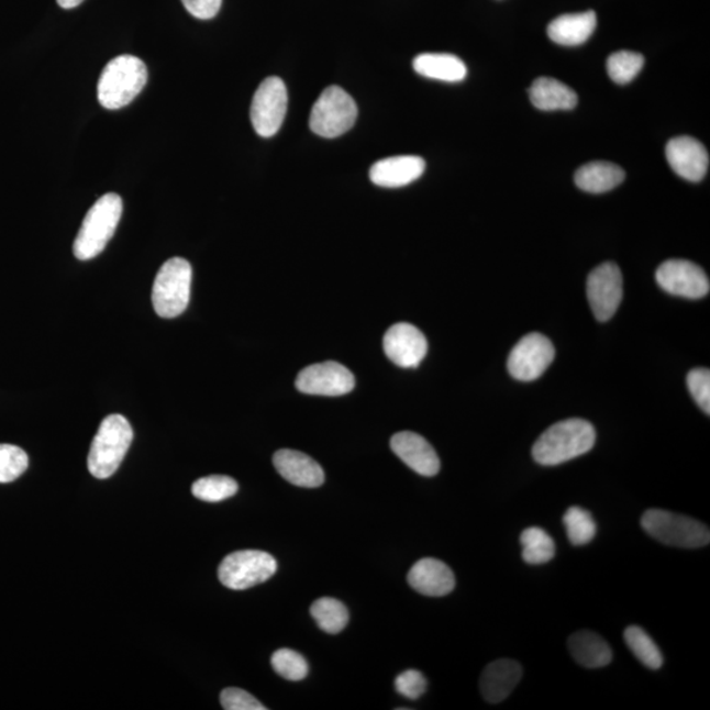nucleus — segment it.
Wrapping results in <instances>:
<instances>
[{
    "mask_svg": "<svg viewBox=\"0 0 710 710\" xmlns=\"http://www.w3.org/2000/svg\"><path fill=\"white\" fill-rule=\"evenodd\" d=\"M622 274L613 263L602 264L589 274L587 297L595 318L606 323L618 312L622 300Z\"/></svg>",
    "mask_w": 710,
    "mask_h": 710,
    "instance_id": "obj_11",
    "label": "nucleus"
},
{
    "mask_svg": "<svg viewBox=\"0 0 710 710\" xmlns=\"http://www.w3.org/2000/svg\"><path fill=\"white\" fill-rule=\"evenodd\" d=\"M568 650L573 658L586 668L606 667L613 658L607 641L589 631L574 633L568 639Z\"/></svg>",
    "mask_w": 710,
    "mask_h": 710,
    "instance_id": "obj_23",
    "label": "nucleus"
},
{
    "mask_svg": "<svg viewBox=\"0 0 710 710\" xmlns=\"http://www.w3.org/2000/svg\"><path fill=\"white\" fill-rule=\"evenodd\" d=\"M278 564L269 553L241 551L226 555L219 566L221 585L234 591H244L273 578Z\"/></svg>",
    "mask_w": 710,
    "mask_h": 710,
    "instance_id": "obj_8",
    "label": "nucleus"
},
{
    "mask_svg": "<svg viewBox=\"0 0 710 710\" xmlns=\"http://www.w3.org/2000/svg\"><path fill=\"white\" fill-rule=\"evenodd\" d=\"M625 171L612 163H589L575 174L580 190L591 193L608 192L624 182Z\"/></svg>",
    "mask_w": 710,
    "mask_h": 710,
    "instance_id": "obj_25",
    "label": "nucleus"
},
{
    "mask_svg": "<svg viewBox=\"0 0 710 710\" xmlns=\"http://www.w3.org/2000/svg\"><path fill=\"white\" fill-rule=\"evenodd\" d=\"M358 117L357 104L339 86L328 87L312 107L310 126L320 137L336 138L351 131Z\"/></svg>",
    "mask_w": 710,
    "mask_h": 710,
    "instance_id": "obj_7",
    "label": "nucleus"
},
{
    "mask_svg": "<svg viewBox=\"0 0 710 710\" xmlns=\"http://www.w3.org/2000/svg\"><path fill=\"white\" fill-rule=\"evenodd\" d=\"M123 214V200L118 193H106L87 212L74 241L73 252L79 260L99 256L115 234Z\"/></svg>",
    "mask_w": 710,
    "mask_h": 710,
    "instance_id": "obj_2",
    "label": "nucleus"
},
{
    "mask_svg": "<svg viewBox=\"0 0 710 710\" xmlns=\"http://www.w3.org/2000/svg\"><path fill=\"white\" fill-rule=\"evenodd\" d=\"M643 64H645V58L640 53L620 51L609 56L607 70L613 82L626 85L639 76Z\"/></svg>",
    "mask_w": 710,
    "mask_h": 710,
    "instance_id": "obj_31",
    "label": "nucleus"
},
{
    "mask_svg": "<svg viewBox=\"0 0 710 710\" xmlns=\"http://www.w3.org/2000/svg\"><path fill=\"white\" fill-rule=\"evenodd\" d=\"M522 678V667L512 659H499L485 668L480 678V691L490 705L506 700Z\"/></svg>",
    "mask_w": 710,
    "mask_h": 710,
    "instance_id": "obj_20",
    "label": "nucleus"
},
{
    "mask_svg": "<svg viewBox=\"0 0 710 710\" xmlns=\"http://www.w3.org/2000/svg\"><path fill=\"white\" fill-rule=\"evenodd\" d=\"M428 681L425 676L417 669H408V672L401 673L397 679H395V689L398 694L404 696V698L410 700H418L426 691Z\"/></svg>",
    "mask_w": 710,
    "mask_h": 710,
    "instance_id": "obj_35",
    "label": "nucleus"
},
{
    "mask_svg": "<svg viewBox=\"0 0 710 710\" xmlns=\"http://www.w3.org/2000/svg\"><path fill=\"white\" fill-rule=\"evenodd\" d=\"M598 25L593 11L567 13L554 19L547 26V35L555 44L578 46L588 42Z\"/></svg>",
    "mask_w": 710,
    "mask_h": 710,
    "instance_id": "obj_21",
    "label": "nucleus"
},
{
    "mask_svg": "<svg viewBox=\"0 0 710 710\" xmlns=\"http://www.w3.org/2000/svg\"><path fill=\"white\" fill-rule=\"evenodd\" d=\"M655 278L663 290L676 297L701 299L710 290L706 271L687 259L666 260L656 270Z\"/></svg>",
    "mask_w": 710,
    "mask_h": 710,
    "instance_id": "obj_13",
    "label": "nucleus"
},
{
    "mask_svg": "<svg viewBox=\"0 0 710 710\" xmlns=\"http://www.w3.org/2000/svg\"><path fill=\"white\" fill-rule=\"evenodd\" d=\"M84 2L85 0H57V3L65 10L76 9V7Z\"/></svg>",
    "mask_w": 710,
    "mask_h": 710,
    "instance_id": "obj_38",
    "label": "nucleus"
},
{
    "mask_svg": "<svg viewBox=\"0 0 710 710\" xmlns=\"http://www.w3.org/2000/svg\"><path fill=\"white\" fill-rule=\"evenodd\" d=\"M271 666L274 672L290 681L303 680L310 672L304 656L290 648L277 650L271 656Z\"/></svg>",
    "mask_w": 710,
    "mask_h": 710,
    "instance_id": "obj_32",
    "label": "nucleus"
},
{
    "mask_svg": "<svg viewBox=\"0 0 710 710\" xmlns=\"http://www.w3.org/2000/svg\"><path fill=\"white\" fill-rule=\"evenodd\" d=\"M666 157L672 169L689 182H700L709 169V153L698 140L688 136L669 140Z\"/></svg>",
    "mask_w": 710,
    "mask_h": 710,
    "instance_id": "obj_15",
    "label": "nucleus"
},
{
    "mask_svg": "<svg viewBox=\"0 0 710 710\" xmlns=\"http://www.w3.org/2000/svg\"><path fill=\"white\" fill-rule=\"evenodd\" d=\"M641 525L650 537L667 546L699 548L710 542V532L706 524L663 509H648L642 515Z\"/></svg>",
    "mask_w": 710,
    "mask_h": 710,
    "instance_id": "obj_5",
    "label": "nucleus"
},
{
    "mask_svg": "<svg viewBox=\"0 0 710 710\" xmlns=\"http://www.w3.org/2000/svg\"><path fill=\"white\" fill-rule=\"evenodd\" d=\"M192 269L184 258H170L154 279L152 301L159 318H178L190 303Z\"/></svg>",
    "mask_w": 710,
    "mask_h": 710,
    "instance_id": "obj_6",
    "label": "nucleus"
},
{
    "mask_svg": "<svg viewBox=\"0 0 710 710\" xmlns=\"http://www.w3.org/2000/svg\"><path fill=\"white\" fill-rule=\"evenodd\" d=\"M29 455L15 445L0 444V484H11L29 468Z\"/></svg>",
    "mask_w": 710,
    "mask_h": 710,
    "instance_id": "obj_33",
    "label": "nucleus"
},
{
    "mask_svg": "<svg viewBox=\"0 0 710 710\" xmlns=\"http://www.w3.org/2000/svg\"><path fill=\"white\" fill-rule=\"evenodd\" d=\"M624 640L631 652L643 666L650 669H659L663 666V655L655 642L640 626H629Z\"/></svg>",
    "mask_w": 710,
    "mask_h": 710,
    "instance_id": "obj_28",
    "label": "nucleus"
},
{
    "mask_svg": "<svg viewBox=\"0 0 710 710\" xmlns=\"http://www.w3.org/2000/svg\"><path fill=\"white\" fill-rule=\"evenodd\" d=\"M554 357L555 350L551 340L541 333H529L509 354L508 371L514 379L532 381L547 370Z\"/></svg>",
    "mask_w": 710,
    "mask_h": 710,
    "instance_id": "obj_10",
    "label": "nucleus"
},
{
    "mask_svg": "<svg viewBox=\"0 0 710 710\" xmlns=\"http://www.w3.org/2000/svg\"><path fill=\"white\" fill-rule=\"evenodd\" d=\"M133 441V429L122 414L106 418L92 440L87 467L92 477L109 479L118 472Z\"/></svg>",
    "mask_w": 710,
    "mask_h": 710,
    "instance_id": "obj_4",
    "label": "nucleus"
},
{
    "mask_svg": "<svg viewBox=\"0 0 710 710\" xmlns=\"http://www.w3.org/2000/svg\"><path fill=\"white\" fill-rule=\"evenodd\" d=\"M529 97L535 109L541 111L573 110L578 104V96L573 89L554 78L535 79Z\"/></svg>",
    "mask_w": 710,
    "mask_h": 710,
    "instance_id": "obj_22",
    "label": "nucleus"
},
{
    "mask_svg": "<svg viewBox=\"0 0 710 710\" xmlns=\"http://www.w3.org/2000/svg\"><path fill=\"white\" fill-rule=\"evenodd\" d=\"M425 166V160L418 156L385 158L371 166L370 179L374 185L397 189L423 176Z\"/></svg>",
    "mask_w": 710,
    "mask_h": 710,
    "instance_id": "obj_19",
    "label": "nucleus"
},
{
    "mask_svg": "<svg viewBox=\"0 0 710 710\" xmlns=\"http://www.w3.org/2000/svg\"><path fill=\"white\" fill-rule=\"evenodd\" d=\"M192 16L209 20L218 15L223 0H182Z\"/></svg>",
    "mask_w": 710,
    "mask_h": 710,
    "instance_id": "obj_37",
    "label": "nucleus"
},
{
    "mask_svg": "<svg viewBox=\"0 0 710 710\" xmlns=\"http://www.w3.org/2000/svg\"><path fill=\"white\" fill-rule=\"evenodd\" d=\"M413 69L421 77L442 80V82H461L467 76V68L461 58L446 53H424L413 59Z\"/></svg>",
    "mask_w": 710,
    "mask_h": 710,
    "instance_id": "obj_24",
    "label": "nucleus"
},
{
    "mask_svg": "<svg viewBox=\"0 0 710 710\" xmlns=\"http://www.w3.org/2000/svg\"><path fill=\"white\" fill-rule=\"evenodd\" d=\"M146 80L147 69L142 59L130 55L113 58L99 78V103L106 110L123 109L143 91Z\"/></svg>",
    "mask_w": 710,
    "mask_h": 710,
    "instance_id": "obj_3",
    "label": "nucleus"
},
{
    "mask_svg": "<svg viewBox=\"0 0 710 710\" xmlns=\"http://www.w3.org/2000/svg\"><path fill=\"white\" fill-rule=\"evenodd\" d=\"M385 353L395 365L418 367L428 353V341L423 332L408 323H398L385 334Z\"/></svg>",
    "mask_w": 710,
    "mask_h": 710,
    "instance_id": "obj_14",
    "label": "nucleus"
},
{
    "mask_svg": "<svg viewBox=\"0 0 710 710\" xmlns=\"http://www.w3.org/2000/svg\"><path fill=\"white\" fill-rule=\"evenodd\" d=\"M295 386L307 395L343 397L354 390L355 378L350 368L339 362H323L301 370Z\"/></svg>",
    "mask_w": 710,
    "mask_h": 710,
    "instance_id": "obj_12",
    "label": "nucleus"
},
{
    "mask_svg": "<svg viewBox=\"0 0 710 710\" xmlns=\"http://www.w3.org/2000/svg\"><path fill=\"white\" fill-rule=\"evenodd\" d=\"M408 583L421 595L442 598L453 592L455 576L444 562L424 558L412 566L411 572L408 573Z\"/></svg>",
    "mask_w": 710,
    "mask_h": 710,
    "instance_id": "obj_17",
    "label": "nucleus"
},
{
    "mask_svg": "<svg viewBox=\"0 0 710 710\" xmlns=\"http://www.w3.org/2000/svg\"><path fill=\"white\" fill-rule=\"evenodd\" d=\"M288 93L282 79L269 77L254 93L251 119L254 131L260 137L277 135L287 113Z\"/></svg>",
    "mask_w": 710,
    "mask_h": 710,
    "instance_id": "obj_9",
    "label": "nucleus"
},
{
    "mask_svg": "<svg viewBox=\"0 0 710 710\" xmlns=\"http://www.w3.org/2000/svg\"><path fill=\"white\" fill-rule=\"evenodd\" d=\"M311 615L321 631L330 634L343 632L350 622V612L337 599L321 598L313 602Z\"/></svg>",
    "mask_w": 710,
    "mask_h": 710,
    "instance_id": "obj_27",
    "label": "nucleus"
},
{
    "mask_svg": "<svg viewBox=\"0 0 710 710\" xmlns=\"http://www.w3.org/2000/svg\"><path fill=\"white\" fill-rule=\"evenodd\" d=\"M596 442L591 423L583 419H567L546 429L535 441L533 458L542 466H558L587 454Z\"/></svg>",
    "mask_w": 710,
    "mask_h": 710,
    "instance_id": "obj_1",
    "label": "nucleus"
},
{
    "mask_svg": "<svg viewBox=\"0 0 710 710\" xmlns=\"http://www.w3.org/2000/svg\"><path fill=\"white\" fill-rule=\"evenodd\" d=\"M391 448L398 457L423 477H434L441 468L437 453L429 442L413 432H400L391 439Z\"/></svg>",
    "mask_w": 710,
    "mask_h": 710,
    "instance_id": "obj_16",
    "label": "nucleus"
},
{
    "mask_svg": "<svg viewBox=\"0 0 710 710\" xmlns=\"http://www.w3.org/2000/svg\"><path fill=\"white\" fill-rule=\"evenodd\" d=\"M522 559L528 565H545L555 557V542L544 529L532 526L525 529L520 537Z\"/></svg>",
    "mask_w": 710,
    "mask_h": 710,
    "instance_id": "obj_26",
    "label": "nucleus"
},
{
    "mask_svg": "<svg viewBox=\"0 0 710 710\" xmlns=\"http://www.w3.org/2000/svg\"><path fill=\"white\" fill-rule=\"evenodd\" d=\"M564 525L566 528L568 541L574 546H585L595 539L598 526L592 514L580 507L567 509L564 515Z\"/></svg>",
    "mask_w": 710,
    "mask_h": 710,
    "instance_id": "obj_29",
    "label": "nucleus"
},
{
    "mask_svg": "<svg viewBox=\"0 0 710 710\" xmlns=\"http://www.w3.org/2000/svg\"><path fill=\"white\" fill-rule=\"evenodd\" d=\"M273 462L280 477L293 486L317 488L324 484L323 468L304 453L282 448L274 454Z\"/></svg>",
    "mask_w": 710,
    "mask_h": 710,
    "instance_id": "obj_18",
    "label": "nucleus"
},
{
    "mask_svg": "<svg viewBox=\"0 0 710 710\" xmlns=\"http://www.w3.org/2000/svg\"><path fill=\"white\" fill-rule=\"evenodd\" d=\"M220 702L225 710H266L253 695L240 688L224 689L220 695Z\"/></svg>",
    "mask_w": 710,
    "mask_h": 710,
    "instance_id": "obj_36",
    "label": "nucleus"
},
{
    "mask_svg": "<svg viewBox=\"0 0 710 710\" xmlns=\"http://www.w3.org/2000/svg\"><path fill=\"white\" fill-rule=\"evenodd\" d=\"M687 385L696 403L710 414V371L708 368H695L688 374Z\"/></svg>",
    "mask_w": 710,
    "mask_h": 710,
    "instance_id": "obj_34",
    "label": "nucleus"
},
{
    "mask_svg": "<svg viewBox=\"0 0 710 710\" xmlns=\"http://www.w3.org/2000/svg\"><path fill=\"white\" fill-rule=\"evenodd\" d=\"M192 495L207 502L224 501L234 497L238 491L237 481L225 475H211L192 485Z\"/></svg>",
    "mask_w": 710,
    "mask_h": 710,
    "instance_id": "obj_30",
    "label": "nucleus"
}]
</instances>
